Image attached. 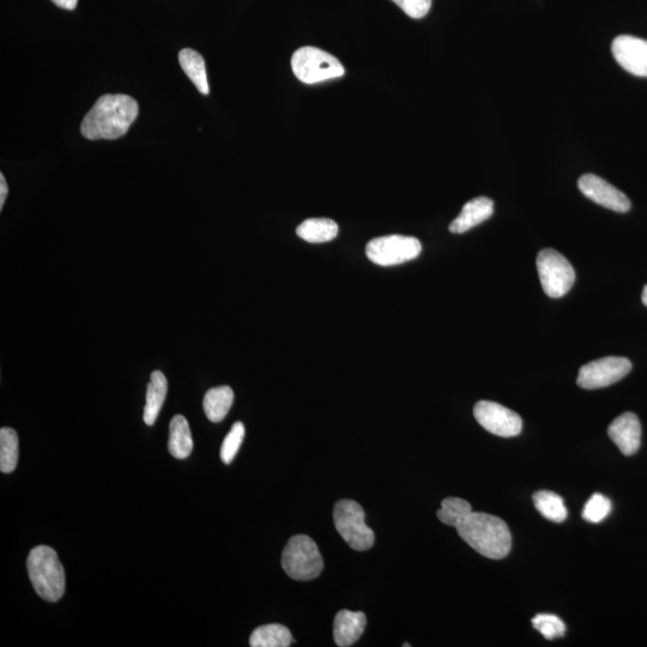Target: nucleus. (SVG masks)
I'll use <instances>...</instances> for the list:
<instances>
[{
    "label": "nucleus",
    "instance_id": "nucleus-28",
    "mask_svg": "<svg viewBox=\"0 0 647 647\" xmlns=\"http://www.w3.org/2000/svg\"><path fill=\"white\" fill-rule=\"evenodd\" d=\"M392 2L415 20L425 17L432 8V0H392Z\"/></svg>",
    "mask_w": 647,
    "mask_h": 647
},
{
    "label": "nucleus",
    "instance_id": "nucleus-26",
    "mask_svg": "<svg viewBox=\"0 0 647 647\" xmlns=\"http://www.w3.org/2000/svg\"><path fill=\"white\" fill-rule=\"evenodd\" d=\"M245 426L243 422H235L231 432L227 434L221 447V459L225 464H231L238 455L241 444L245 438Z\"/></svg>",
    "mask_w": 647,
    "mask_h": 647
},
{
    "label": "nucleus",
    "instance_id": "nucleus-13",
    "mask_svg": "<svg viewBox=\"0 0 647 647\" xmlns=\"http://www.w3.org/2000/svg\"><path fill=\"white\" fill-rule=\"evenodd\" d=\"M608 434L625 456L636 455L642 445V425L633 413H625L615 419L608 428Z\"/></svg>",
    "mask_w": 647,
    "mask_h": 647
},
{
    "label": "nucleus",
    "instance_id": "nucleus-24",
    "mask_svg": "<svg viewBox=\"0 0 647 647\" xmlns=\"http://www.w3.org/2000/svg\"><path fill=\"white\" fill-rule=\"evenodd\" d=\"M473 512L468 501L461 498H446L441 501V509L437 516L441 523L450 526H457Z\"/></svg>",
    "mask_w": 647,
    "mask_h": 647
},
{
    "label": "nucleus",
    "instance_id": "nucleus-20",
    "mask_svg": "<svg viewBox=\"0 0 647 647\" xmlns=\"http://www.w3.org/2000/svg\"><path fill=\"white\" fill-rule=\"evenodd\" d=\"M296 234L307 243H329L337 237L338 226L330 219H308L296 228Z\"/></svg>",
    "mask_w": 647,
    "mask_h": 647
},
{
    "label": "nucleus",
    "instance_id": "nucleus-16",
    "mask_svg": "<svg viewBox=\"0 0 647 647\" xmlns=\"http://www.w3.org/2000/svg\"><path fill=\"white\" fill-rule=\"evenodd\" d=\"M168 391V383L160 371L151 374L150 383L147 389V402H145L143 420L145 425L153 426L159 416Z\"/></svg>",
    "mask_w": 647,
    "mask_h": 647
},
{
    "label": "nucleus",
    "instance_id": "nucleus-6",
    "mask_svg": "<svg viewBox=\"0 0 647 647\" xmlns=\"http://www.w3.org/2000/svg\"><path fill=\"white\" fill-rule=\"evenodd\" d=\"M537 271L540 276L543 292L552 299L565 296L576 282V272L567 258L553 249L538 253Z\"/></svg>",
    "mask_w": 647,
    "mask_h": 647
},
{
    "label": "nucleus",
    "instance_id": "nucleus-14",
    "mask_svg": "<svg viewBox=\"0 0 647 647\" xmlns=\"http://www.w3.org/2000/svg\"><path fill=\"white\" fill-rule=\"evenodd\" d=\"M494 214V202L488 197H477L471 199L464 205L462 213L459 214L450 225V232L463 234L470 231L482 222L491 219Z\"/></svg>",
    "mask_w": 647,
    "mask_h": 647
},
{
    "label": "nucleus",
    "instance_id": "nucleus-23",
    "mask_svg": "<svg viewBox=\"0 0 647 647\" xmlns=\"http://www.w3.org/2000/svg\"><path fill=\"white\" fill-rule=\"evenodd\" d=\"M18 456V435L15 429H0V471L4 474L12 473L17 467Z\"/></svg>",
    "mask_w": 647,
    "mask_h": 647
},
{
    "label": "nucleus",
    "instance_id": "nucleus-18",
    "mask_svg": "<svg viewBox=\"0 0 647 647\" xmlns=\"http://www.w3.org/2000/svg\"><path fill=\"white\" fill-rule=\"evenodd\" d=\"M234 402V392L229 386H219L205 393L203 408L211 422H221Z\"/></svg>",
    "mask_w": 647,
    "mask_h": 647
},
{
    "label": "nucleus",
    "instance_id": "nucleus-17",
    "mask_svg": "<svg viewBox=\"0 0 647 647\" xmlns=\"http://www.w3.org/2000/svg\"><path fill=\"white\" fill-rule=\"evenodd\" d=\"M193 450L189 422L183 415L174 416L169 425L168 451L177 459H186Z\"/></svg>",
    "mask_w": 647,
    "mask_h": 647
},
{
    "label": "nucleus",
    "instance_id": "nucleus-31",
    "mask_svg": "<svg viewBox=\"0 0 647 647\" xmlns=\"http://www.w3.org/2000/svg\"><path fill=\"white\" fill-rule=\"evenodd\" d=\"M642 300L644 302V305L647 306V286L643 290Z\"/></svg>",
    "mask_w": 647,
    "mask_h": 647
},
{
    "label": "nucleus",
    "instance_id": "nucleus-29",
    "mask_svg": "<svg viewBox=\"0 0 647 647\" xmlns=\"http://www.w3.org/2000/svg\"><path fill=\"white\" fill-rule=\"evenodd\" d=\"M8 192H9L8 184H6L4 175L0 174V210H2L4 207L6 197H8Z\"/></svg>",
    "mask_w": 647,
    "mask_h": 647
},
{
    "label": "nucleus",
    "instance_id": "nucleus-21",
    "mask_svg": "<svg viewBox=\"0 0 647 647\" xmlns=\"http://www.w3.org/2000/svg\"><path fill=\"white\" fill-rule=\"evenodd\" d=\"M293 643L292 633L278 624L260 626L250 638L252 647H288Z\"/></svg>",
    "mask_w": 647,
    "mask_h": 647
},
{
    "label": "nucleus",
    "instance_id": "nucleus-5",
    "mask_svg": "<svg viewBox=\"0 0 647 647\" xmlns=\"http://www.w3.org/2000/svg\"><path fill=\"white\" fill-rule=\"evenodd\" d=\"M292 69L296 78L306 84L334 80L346 74L340 60L316 47H302L295 51Z\"/></svg>",
    "mask_w": 647,
    "mask_h": 647
},
{
    "label": "nucleus",
    "instance_id": "nucleus-4",
    "mask_svg": "<svg viewBox=\"0 0 647 647\" xmlns=\"http://www.w3.org/2000/svg\"><path fill=\"white\" fill-rule=\"evenodd\" d=\"M282 567L290 578L308 582L323 572V556L311 537L296 535L290 538L283 550Z\"/></svg>",
    "mask_w": 647,
    "mask_h": 647
},
{
    "label": "nucleus",
    "instance_id": "nucleus-8",
    "mask_svg": "<svg viewBox=\"0 0 647 647\" xmlns=\"http://www.w3.org/2000/svg\"><path fill=\"white\" fill-rule=\"evenodd\" d=\"M422 245L414 237L386 235L376 238L366 246V256L380 266H393L410 262L420 256Z\"/></svg>",
    "mask_w": 647,
    "mask_h": 647
},
{
    "label": "nucleus",
    "instance_id": "nucleus-32",
    "mask_svg": "<svg viewBox=\"0 0 647 647\" xmlns=\"http://www.w3.org/2000/svg\"><path fill=\"white\" fill-rule=\"evenodd\" d=\"M403 646L404 647H408V646L410 647L411 645L410 644H403Z\"/></svg>",
    "mask_w": 647,
    "mask_h": 647
},
{
    "label": "nucleus",
    "instance_id": "nucleus-11",
    "mask_svg": "<svg viewBox=\"0 0 647 647\" xmlns=\"http://www.w3.org/2000/svg\"><path fill=\"white\" fill-rule=\"evenodd\" d=\"M578 187L580 192L585 197H588L590 201L616 211V213H627L631 209L630 199L625 193H622L615 186L610 185L608 181L597 177L595 174H585L580 177Z\"/></svg>",
    "mask_w": 647,
    "mask_h": 647
},
{
    "label": "nucleus",
    "instance_id": "nucleus-10",
    "mask_svg": "<svg viewBox=\"0 0 647 647\" xmlns=\"http://www.w3.org/2000/svg\"><path fill=\"white\" fill-rule=\"evenodd\" d=\"M474 416L487 432L501 438L517 437L523 429L520 416L499 403L489 401L476 403Z\"/></svg>",
    "mask_w": 647,
    "mask_h": 647
},
{
    "label": "nucleus",
    "instance_id": "nucleus-7",
    "mask_svg": "<svg viewBox=\"0 0 647 647\" xmlns=\"http://www.w3.org/2000/svg\"><path fill=\"white\" fill-rule=\"evenodd\" d=\"M334 522L338 534L359 552L370 549L374 544V532L365 523V511L353 500H341L335 505Z\"/></svg>",
    "mask_w": 647,
    "mask_h": 647
},
{
    "label": "nucleus",
    "instance_id": "nucleus-19",
    "mask_svg": "<svg viewBox=\"0 0 647 647\" xmlns=\"http://www.w3.org/2000/svg\"><path fill=\"white\" fill-rule=\"evenodd\" d=\"M179 63L187 77L195 84L198 92L209 95L207 69H205V62L201 54L190 50V48H185L179 53Z\"/></svg>",
    "mask_w": 647,
    "mask_h": 647
},
{
    "label": "nucleus",
    "instance_id": "nucleus-25",
    "mask_svg": "<svg viewBox=\"0 0 647 647\" xmlns=\"http://www.w3.org/2000/svg\"><path fill=\"white\" fill-rule=\"evenodd\" d=\"M532 626L548 640H554L565 636V622L558 616L550 614H538L532 619Z\"/></svg>",
    "mask_w": 647,
    "mask_h": 647
},
{
    "label": "nucleus",
    "instance_id": "nucleus-2",
    "mask_svg": "<svg viewBox=\"0 0 647 647\" xmlns=\"http://www.w3.org/2000/svg\"><path fill=\"white\" fill-rule=\"evenodd\" d=\"M456 529L463 541L488 559H504L511 552L509 526L499 517L471 512Z\"/></svg>",
    "mask_w": 647,
    "mask_h": 647
},
{
    "label": "nucleus",
    "instance_id": "nucleus-15",
    "mask_svg": "<svg viewBox=\"0 0 647 647\" xmlns=\"http://www.w3.org/2000/svg\"><path fill=\"white\" fill-rule=\"evenodd\" d=\"M366 624L364 613L341 610L334 622V638L337 646L348 647L358 642L365 631Z\"/></svg>",
    "mask_w": 647,
    "mask_h": 647
},
{
    "label": "nucleus",
    "instance_id": "nucleus-12",
    "mask_svg": "<svg viewBox=\"0 0 647 647\" xmlns=\"http://www.w3.org/2000/svg\"><path fill=\"white\" fill-rule=\"evenodd\" d=\"M612 52L622 69L638 77L647 78V41L631 35L618 36Z\"/></svg>",
    "mask_w": 647,
    "mask_h": 647
},
{
    "label": "nucleus",
    "instance_id": "nucleus-27",
    "mask_svg": "<svg viewBox=\"0 0 647 647\" xmlns=\"http://www.w3.org/2000/svg\"><path fill=\"white\" fill-rule=\"evenodd\" d=\"M612 512V503L602 494H594L586 503L583 518L590 523H601Z\"/></svg>",
    "mask_w": 647,
    "mask_h": 647
},
{
    "label": "nucleus",
    "instance_id": "nucleus-3",
    "mask_svg": "<svg viewBox=\"0 0 647 647\" xmlns=\"http://www.w3.org/2000/svg\"><path fill=\"white\" fill-rule=\"evenodd\" d=\"M30 582L41 598L57 602L65 594V571L56 550L48 546L32 549L27 560Z\"/></svg>",
    "mask_w": 647,
    "mask_h": 647
},
{
    "label": "nucleus",
    "instance_id": "nucleus-9",
    "mask_svg": "<svg viewBox=\"0 0 647 647\" xmlns=\"http://www.w3.org/2000/svg\"><path fill=\"white\" fill-rule=\"evenodd\" d=\"M632 370V362L618 356H608L589 362L580 368L577 383L585 390L607 388L624 379Z\"/></svg>",
    "mask_w": 647,
    "mask_h": 647
},
{
    "label": "nucleus",
    "instance_id": "nucleus-22",
    "mask_svg": "<svg viewBox=\"0 0 647 647\" xmlns=\"http://www.w3.org/2000/svg\"><path fill=\"white\" fill-rule=\"evenodd\" d=\"M534 504L536 510L544 518L552 520L554 523H562L567 518L564 499L556 493L549 491L537 492L534 494Z\"/></svg>",
    "mask_w": 647,
    "mask_h": 647
},
{
    "label": "nucleus",
    "instance_id": "nucleus-30",
    "mask_svg": "<svg viewBox=\"0 0 647 647\" xmlns=\"http://www.w3.org/2000/svg\"><path fill=\"white\" fill-rule=\"evenodd\" d=\"M59 8L65 10H75L78 0H52Z\"/></svg>",
    "mask_w": 647,
    "mask_h": 647
},
{
    "label": "nucleus",
    "instance_id": "nucleus-1",
    "mask_svg": "<svg viewBox=\"0 0 647 647\" xmlns=\"http://www.w3.org/2000/svg\"><path fill=\"white\" fill-rule=\"evenodd\" d=\"M137 101L129 95H104L84 117L81 133L90 141L118 139L129 131L138 116Z\"/></svg>",
    "mask_w": 647,
    "mask_h": 647
}]
</instances>
